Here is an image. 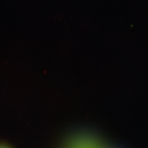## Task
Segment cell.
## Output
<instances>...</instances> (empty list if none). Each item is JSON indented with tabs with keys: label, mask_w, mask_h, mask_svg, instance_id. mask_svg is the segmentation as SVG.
I'll return each mask as SVG.
<instances>
[{
	"label": "cell",
	"mask_w": 148,
	"mask_h": 148,
	"mask_svg": "<svg viewBox=\"0 0 148 148\" xmlns=\"http://www.w3.org/2000/svg\"><path fill=\"white\" fill-rule=\"evenodd\" d=\"M0 148H11L10 146L5 143H0Z\"/></svg>",
	"instance_id": "obj_1"
}]
</instances>
